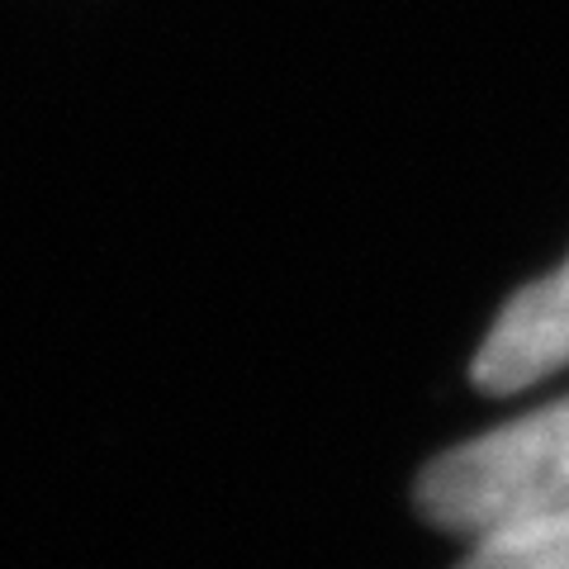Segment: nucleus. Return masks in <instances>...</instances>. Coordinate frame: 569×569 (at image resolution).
Wrapping results in <instances>:
<instances>
[{"label": "nucleus", "instance_id": "nucleus-1", "mask_svg": "<svg viewBox=\"0 0 569 569\" xmlns=\"http://www.w3.org/2000/svg\"><path fill=\"white\" fill-rule=\"evenodd\" d=\"M413 498L432 527L470 541L569 522V399L441 451Z\"/></svg>", "mask_w": 569, "mask_h": 569}, {"label": "nucleus", "instance_id": "nucleus-2", "mask_svg": "<svg viewBox=\"0 0 569 569\" xmlns=\"http://www.w3.org/2000/svg\"><path fill=\"white\" fill-rule=\"evenodd\" d=\"M560 366H569V261L508 299L470 376L485 395H518Z\"/></svg>", "mask_w": 569, "mask_h": 569}, {"label": "nucleus", "instance_id": "nucleus-3", "mask_svg": "<svg viewBox=\"0 0 569 569\" xmlns=\"http://www.w3.org/2000/svg\"><path fill=\"white\" fill-rule=\"evenodd\" d=\"M460 569H569V522L479 537Z\"/></svg>", "mask_w": 569, "mask_h": 569}]
</instances>
